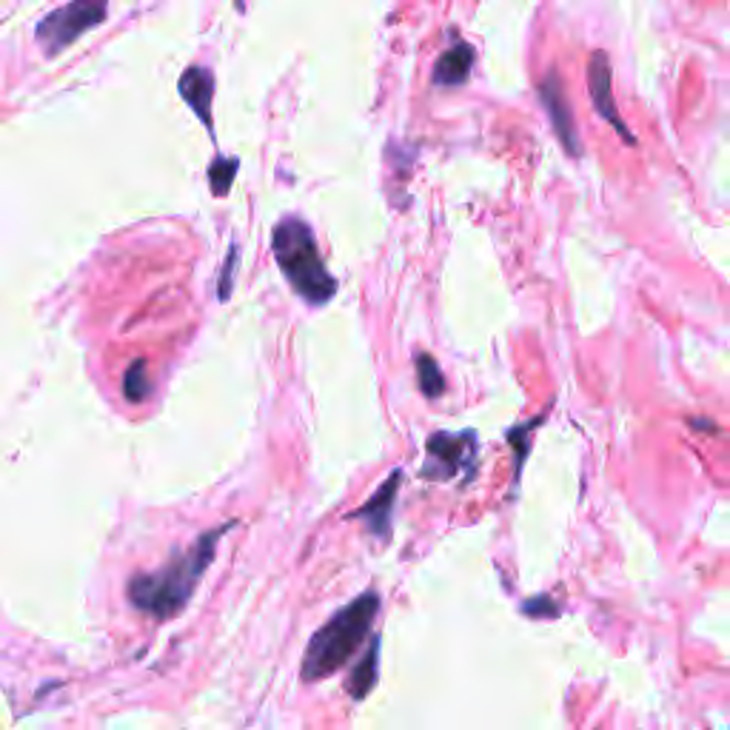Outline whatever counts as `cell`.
I'll return each instance as SVG.
<instances>
[{
    "label": "cell",
    "instance_id": "cell-16",
    "mask_svg": "<svg viewBox=\"0 0 730 730\" xmlns=\"http://www.w3.org/2000/svg\"><path fill=\"white\" fill-rule=\"evenodd\" d=\"M688 423H690V426H694V428H703V431L717 434V426H714V419H696V417H690Z\"/></svg>",
    "mask_w": 730,
    "mask_h": 730
},
{
    "label": "cell",
    "instance_id": "cell-11",
    "mask_svg": "<svg viewBox=\"0 0 730 730\" xmlns=\"http://www.w3.org/2000/svg\"><path fill=\"white\" fill-rule=\"evenodd\" d=\"M377 662H380V639H374V642H371V648L366 651V656L357 662L355 671H351V674H348V680H346V690L355 696L357 703H360V699H366V696L371 694V688L377 685Z\"/></svg>",
    "mask_w": 730,
    "mask_h": 730
},
{
    "label": "cell",
    "instance_id": "cell-3",
    "mask_svg": "<svg viewBox=\"0 0 730 730\" xmlns=\"http://www.w3.org/2000/svg\"><path fill=\"white\" fill-rule=\"evenodd\" d=\"M277 266L305 303L323 305L334 297L337 280L328 274L326 262L319 257L312 226L300 217H283L271 235Z\"/></svg>",
    "mask_w": 730,
    "mask_h": 730
},
{
    "label": "cell",
    "instance_id": "cell-2",
    "mask_svg": "<svg viewBox=\"0 0 730 730\" xmlns=\"http://www.w3.org/2000/svg\"><path fill=\"white\" fill-rule=\"evenodd\" d=\"M377 610H380V596L374 591H366L357 599L337 610L323 628L312 637L303 656V680L319 682L337 674L357 651H360L362 639L369 633L374 622Z\"/></svg>",
    "mask_w": 730,
    "mask_h": 730
},
{
    "label": "cell",
    "instance_id": "cell-5",
    "mask_svg": "<svg viewBox=\"0 0 730 730\" xmlns=\"http://www.w3.org/2000/svg\"><path fill=\"white\" fill-rule=\"evenodd\" d=\"M426 451L428 460L426 465H423V476H426V480H437V483H446V480H454L460 471L474 469L476 434H434V437H428Z\"/></svg>",
    "mask_w": 730,
    "mask_h": 730
},
{
    "label": "cell",
    "instance_id": "cell-15",
    "mask_svg": "<svg viewBox=\"0 0 730 730\" xmlns=\"http://www.w3.org/2000/svg\"><path fill=\"white\" fill-rule=\"evenodd\" d=\"M523 614H528V617H557L560 608H553L548 596H539V599H528V603L523 605Z\"/></svg>",
    "mask_w": 730,
    "mask_h": 730
},
{
    "label": "cell",
    "instance_id": "cell-4",
    "mask_svg": "<svg viewBox=\"0 0 730 730\" xmlns=\"http://www.w3.org/2000/svg\"><path fill=\"white\" fill-rule=\"evenodd\" d=\"M106 12L109 0H69L66 7L55 9L43 18L35 32L37 43L46 55H57V52L69 49L80 35L98 29L100 23L106 21Z\"/></svg>",
    "mask_w": 730,
    "mask_h": 730
},
{
    "label": "cell",
    "instance_id": "cell-12",
    "mask_svg": "<svg viewBox=\"0 0 730 730\" xmlns=\"http://www.w3.org/2000/svg\"><path fill=\"white\" fill-rule=\"evenodd\" d=\"M123 397L135 405L151 397V377L143 360L132 362L126 369V374H123Z\"/></svg>",
    "mask_w": 730,
    "mask_h": 730
},
{
    "label": "cell",
    "instance_id": "cell-10",
    "mask_svg": "<svg viewBox=\"0 0 730 730\" xmlns=\"http://www.w3.org/2000/svg\"><path fill=\"white\" fill-rule=\"evenodd\" d=\"M474 46L471 43H454L451 49L442 52L437 66H434V83L437 86H462L469 80L471 66H474Z\"/></svg>",
    "mask_w": 730,
    "mask_h": 730
},
{
    "label": "cell",
    "instance_id": "cell-14",
    "mask_svg": "<svg viewBox=\"0 0 730 730\" xmlns=\"http://www.w3.org/2000/svg\"><path fill=\"white\" fill-rule=\"evenodd\" d=\"M240 169L237 157H214L212 166H209V183H212L214 194H228L232 183H235V175Z\"/></svg>",
    "mask_w": 730,
    "mask_h": 730
},
{
    "label": "cell",
    "instance_id": "cell-6",
    "mask_svg": "<svg viewBox=\"0 0 730 730\" xmlns=\"http://www.w3.org/2000/svg\"><path fill=\"white\" fill-rule=\"evenodd\" d=\"M539 100H542V106H546L548 117H551L553 135L560 137L562 149H565L571 157H582V151L585 149H582V137L574 121V109L568 103L565 89H562V80L557 78V71H548L546 78L539 80Z\"/></svg>",
    "mask_w": 730,
    "mask_h": 730
},
{
    "label": "cell",
    "instance_id": "cell-9",
    "mask_svg": "<svg viewBox=\"0 0 730 730\" xmlns=\"http://www.w3.org/2000/svg\"><path fill=\"white\" fill-rule=\"evenodd\" d=\"M400 483H403V474L394 471V474L383 483V488L377 491L369 503L362 505V508L355 514L357 519H362V523L369 525V531L377 534V537H385V534L391 531V510H394V499H397Z\"/></svg>",
    "mask_w": 730,
    "mask_h": 730
},
{
    "label": "cell",
    "instance_id": "cell-13",
    "mask_svg": "<svg viewBox=\"0 0 730 730\" xmlns=\"http://www.w3.org/2000/svg\"><path fill=\"white\" fill-rule=\"evenodd\" d=\"M417 377H419V389L423 394L431 400H437L446 391V380H442V371L437 366L431 355H419L417 357Z\"/></svg>",
    "mask_w": 730,
    "mask_h": 730
},
{
    "label": "cell",
    "instance_id": "cell-1",
    "mask_svg": "<svg viewBox=\"0 0 730 730\" xmlns=\"http://www.w3.org/2000/svg\"><path fill=\"white\" fill-rule=\"evenodd\" d=\"M226 528L209 531L194 542L189 551L171 557L160 571L155 574H137L128 582V599L137 610L149 614L155 619H169L186 608L198 588L200 576L206 574V568L214 560V548L221 542Z\"/></svg>",
    "mask_w": 730,
    "mask_h": 730
},
{
    "label": "cell",
    "instance_id": "cell-8",
    "mask_svg": "<svg viewBox=\"0 0 730 730\" xmlns=\"http://www.w3.org/2000/svg\"><path fill=\"white\" fill-rule=\"evenodd\" d=\"M180 98L189 103L194 114H198L203 126L212 132V100H214V75L206 66H189L183 71V78L178 83Z\"/></svg>",
    "mask_w": 730,
    "mask_h": 730
},
{
    "label": "cell",
    "instance_id": "cell-7",
    "mask_svg": "<svg viewBox=\"0 0 730 730\" xmlns=\"http://www.w3.org/2000/svg\"><path fill=\"white\" fill-rule=\"evenodd\" d=\"M588 94L596 114H599L605 123H610V126L617 128L619 137H622L628 146H633L631 128L625 126V121L619 117L617 100H614V75H610V60L605 52H594L588 60Z\"/></svg>",
    "mask_w": 730,
    "mask_h": 730
}]
</instances>
